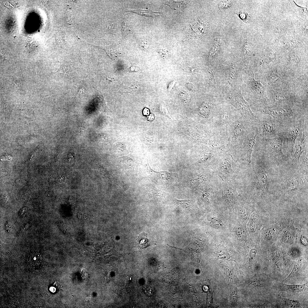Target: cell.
Here are the masks:
<instances>
[{
	"label": "cell",
	"mask_w": 308,
	"mask_h": 308,
	"mask_svg": "<svg viewBox=\"0 0 308 308\" xmlns=\"http://www.w3.org/2000/svg\"><path fill=\"white\" fill-rule=\"evenodd\" d=\"M263 112L264 114L271 116L275 120H280L292 116L290 111L282 108L266 109L263 110Z\"/></svg>",
	"instance_id": "277c9868"
},
{
	"label": "cell",
	"mask_w": 308,
	"mask_h": 308,
	"mask_svg": "<svg viewBox=\"0 0 308 308\" xmlns=\"http://www.w3.org/2000/svg\"><path fill=\"white\" fill-rule=\"evenodd\" d=\"M238 105L244 119L247 122L253 123L257 121L256 118L251 111L249 104L242 96L238 100Z\"/></svg>",
	"instance_id": "7a4b0ae2"
},
{
	"label": "cell",
	"mask_w": 308,
	"mask_h": 308,
	"mask_svg": "<svg viewBox=\"0 0 308 308\" xmlns=\"http://www.w3.org/2000/svg\"><path fill=\"white\" fill-rule=\"evenodd\" d=\"M149 111L148 109L145 108L143 110V114L145 115H148L149 114Z\"/></svg>",
	"instance_id": "4dcf8cb0"
},
{
	"label": "cell",
	"mask_w": 308,
	"mask_h": 308,
	"mask_svg": "<svg viewBox=\"0 0 308 308\" xmlns=\"http://www.w3.org/2000/svg\"><path fill=\"white\" fill-rule=\"evenodd\" d=\"M61 68L60 70L62 73H66L68 72V67L67 65H64Z\"/></svg>",
	"instance_id": "f546056e"
},
{
	"label": "cell",
	"mask_w": 308,
	"mask_h": 308,
	"mask_svg": "<svg viewBox=\"0 0 308 308\" xmlns=\"http://www.w3.org/2000/svg\"><path fill=\"white\" fill-rule=\"evenodd\" d=\"M149 43L146 40H143L141 43L140 46L143 50H146L148 47Z\"/></svg>",
	"instance_id": "f1b7e54d"
},
{
	"label": "cell",
	"mask_w": 308,
	"mask_h": 308,
	"mask_svg": "<svg viewBox=\"0 0 308 308\" xmlns=\"http://www.w3.org/2000/svg\"><path fill=\"white\" fill-rule=\"evenodd\" d=\"M283 139L279 136L269 139L268 141L269 147L270 151L274 154L283 158L282 151Z\"/></svg>",
	"instance_id": "3957f363"
},
{
	"label": "cell",
	"mask_w": 308,
	"mask_h": 308,
	"mask_svg": "<svg viewBox=\"0 0 308 308\" xmlns=\"http://www.w3.org/2000/svg\"><path fill=\"white\" fill-rule=\"evenodd\" d=\"M231 5V3L229 1L221 2L219 4V7L220 9H223L226 8H228L230 7Z\"/></svg>",
	"instance_id": "603a6c76"
},
{
	"label": "cell",
	"mask_w": 308,
	"mask_h": 308,
	"mask_svg": "<svg viewBox=\"0 0 308 308\" xmlns=\"http://www.w3.org/2000/svg\"><path fill=\"white\" fill-rule=\"evenodd\" d=\"M265 238L266 239L271 240L272 237V234L270 231L269 230H266L265 232Z\"/></svg>",
	"instance_id": "83f0119b"
},
{
	"label": "cell",
	"mask_w": 308,
	"mask_h": 308,
	"mask_svg": "<svg viewBox=\"0 0 308 308\" xmlns=\"http://www.w3.org/2000/svg\"><path fill=\"white\" fill-rule=\"evenodd\" d=\"M256 134L253 135L249 139L248 142L247 147L246 157L247 161L249 164H250L251 154L253 147L256 142Z\"/></svg>",
	"instance_id": "4fadbf2b"
},
{
	"label": "cell",
	"mask_w": 308,
	"mask_h": 308,
	"mask_svg": "<svg viewBox=\"0 0 308 308\" xmlns=\"http://www.w3.org/2000/svg\"><path fill=\"white\" fill-rule=\"evenodd\" d=\"M68 158L70 163L72 165H74L75 163V156L74 153L72 152L70 153L68 155Z\"/></svg>",
	"instance_id": "d4e9b609"
},
{
	"label": "cell",
	"mask_w": 308,
	"mask_h": 308,
	"mask_svg": "<svg viewBox=\"0 0 308 308\" xmlns=\"http://www.w3.org/2000/svg\"><path fill=\"white\" fill-rule=\"evenodd\" d=\"M130 12H134L140 15H142L145 16H150L151 17L155 16L156 15H158L157 13L153 12L150 11V10H144L142 9H128Z\"/></svg>",
	"instance_id": "9a60e30c"
},
{
	"label": "cell",
	"mask_w": 308,
	"mask_h": 308,
	"mask_svg": "<svg viewBox=\"0 0 308 308\" xmlns=\"http://www.w3.org/2000/svg\"><path fill=\"white\" fill-rule=\"evenodd\" d=\"M159 53L161 57L163 58H165L168 57V52L165 49L160 50Z\"/></svg>",
	"instance_id": "4316f807"
},
{
	"label": "cell",
	"mask_w": 308,
	"mask_h": 308,
	"mask_svg": "<svg viewBox=\"0 0 308 308\" xmlns=\"http://www.w3.org/2000/svg\"><path fill=\"white\" fill-rule=\"evenodd\" d=\"M141 238V242H140L141 246L143 247H146L148 245V240L146 234H142L139 236Z\"/></svg>",
	"instance_id": "ac0fdd59"
},
{
	"label": "cell",
	"mask_w": 308,
	"mask_h": 308,
	"mask_svg": "<svg viewBox=\"0 0 308 308\" xmlns=\"http://www.w3.org/2000/svg\"><path fill=\"white\" fill-rule=\"evenodd\" d=\"M212 155L210 154H207L206 155L204 156V158L202 160H200L201 162L202 163H205L210 161L212 158Z\"/></svg>",
	"instance_id": "484cf974"
},
{
	"label": "cell",
	"mask_w": 308,
	"mask_h": 308,
	"mask_svg": "<svg viewBox=\"0 0 308 308\" xmlns=\"http://www.w3.org/2000/svg\"><path fill=\"white\" fill-rule=\"evenodd\" d=\"M28 261L31 268L35 270L39 269L42 261L41 253L37 250H33L28 256Z\"/></svg>",
	"instance_id": "5b68a950"
},
{
	"label": "cell",
	"mask_w": 308,
	"mask_h": 308,
	"mask_svg": "<svg viewBox=\"0 0 308 308\" xmlns=\"http://www.w3.org/2000/svg\"><path fill=\"white\" fill-rule=\"evenodd\" d=\"M230 167L231 165L228 161H225L222 164V169L225 173H229L230 169Z\"/></svg>",
	"instance_id": "d6986e66"
},
{
	"label": "cell",
	"mask_w": 308,
	"mask_h": 308,
	"mask_svg": "<svg viewBox=\"0 0 308 308\" xmlns=\"http://www.w3.org/2000/svg\"><path fill=\"white\" fill-rule=\"evenodd\" d=\"M174 200L177 205L185 209L189 210L193 207L192 202L189 200H179L175 199Z\"/></svg>",
	"instance_id": "5bb4252c"
},
{
	"label": "cell",
	"mask_w": 308,
	"mask_h": 308,
	"mask_svg": "<svg viewBox=\"0 0 308 308\" xmlns=\"http://www.w3.org/2000/svg\"><path fill=\"white\" fill-rule=\"evenodd\" d=\"M211 222L213 226L217 228H222L223 226L222 221L218 218H215L212 219Z\"/></svg>",
	"instance_id": "e0dca14e"
},
{
	"label": "cell",
	"mask_w": 308,
	"mask_h": 308,
	"mask_svg": "<svg viewBox=\"0 0 308 308\" xmlns=\"http://www.w3.org/2000/svg\"><path fill=\"white\" fill-rule=\"evenodd\" d=\"M307 283H306L303 285H289L285 284H283L282 286L283 287L293 291H300L303 290Z\"/></svg>",
	"instance_id": "2e32d148"
},
{
	"label": "cell",
	"mask_w": 308,
	"mask_h": 308,
	"mask_svg": "<svg viewBox=\"0 0 308 308\" xmlns=\"http://www.w3.org/2000/svg\"><path fill=\"white\" fill-rule=\"evenodd\" d=\"M307 140V135L303 133L300 141L295 146V150L293 156V159L295 161L299 160L300 157L306 147Z\"/></svg>",
	"instance_id": "8992f818"
},
{
	"label": "cell",
	"mask_w": 308,
	"mask_h": 308,
	"mask_svg": "<svg viewBox=\"0 0 308 308\" xmlns=\"http://www.w3.org/2000/svg\"><path fill=\"white\" fill-rule=\"evenodd\" d=\"M300 182L299 179L291 178L285 181L282 183L281 187L284 190L291 191L297 188L299 185Z\"/></svg>",
	"instance_id": "30bf717a"
},
{
	"label": "cell",
	"mask_w": 308,
	"mask_h": 308,
	"mask_svg": "<svg viewBox=\"0 0 308 308\" xmlns=\"http://www.w3.org/2000/svg\"><path fill=\"white\" fill-rule=\"evenodd\" d=\"M224 194L225 197L231 205L235 204L238 195L235 187L228 183H226L224 186Z\"/></svg>",
	"instance_id": "52a82bcc"
},
{
	"label": "cell",
	"mask_w": 308,
	"mask_h": 308,
	"mask_svg": "<svg viewBox=\"0 0 308 308\" xmlns=\"http://www.w3.org/2000/svg\"><path fill=\"white\" fill-rule=\"evenodd\" d=\"M239 16L240 18L242 19L244 22L247 21L248 19V14L242 11L239 14Z\"/></svg>",
	"instance_id": "cb8c5ba5"
},
{
	"label": "cell",
	"mask_w": 308,
	"mask_h": 308,
	"mask_svg": "<svg viewBox=\"0 0 308 308\" xmlns=\"http://www.w3.org/2000/svg\"><path fill=\"white\" fill-rule=\"evenodd\" d=\"M298 264H295L294 266L293 269L291 271V273L289 274V275L284 280H286L290 278L291 277L293 276V275L296 272L298 268Z\"/></svg>",
	"instance_id": "7402d4cb"
},
{
	"label": "cell",
	"mask_w": 308,
	"mask_h": 308,
	"mask_svg": "<svg viewBox=\"0 0 308 308\" xmlns=\"http://www.w3.org/2000/svg\"><path fill=\"white\" fill-rule=\"evenodd\" d=\"M236 234L240 238H243L245 236L246 233L243 228L239 227L236 230Z\"/></svg>",
	"instance_id": "ffe728a7"
},
{
	"label": "cell",
	"mask_w": 308,
	"mask_h": 308,
	"mask_svg": "<svg viewBox=\"0 0 308 308\" xmlns=\"http://www.w3.org/2000/svg\"><path fill=\"white\" fill-rule=\"evenodd\" d=\"M207 175L202 173L194 176L187 181V186L189 188H194L198 186L207 179Z\"/></svg>",
	"instance_id": "ba28073f"
},
{
	"label": "cell",
	"mask_w": 308,
	"mask_h": 308,
	"mask_svg": "<svg viewBox=\"0 0 308 308\" xmlns=\"http://www.w3.org/2000/svg\"><path fill=\"white\" fill-rule=\"evenodd\" d=\"M179 97L180 99L182 101L186 102L189 99V96L186 92L184 91L180 92L179 94Z\"/></svg>",
	"instance_id": "44dd1931"
},
{
	"label": "cell",
	"mask_w": 308,
	"mask_h": 308,
	"mask_svg": "<svg viewBox=\"0 0 308 308\" xmlns=\"http://www.w3.org/2000/svg\"><path fill=\"white\" fill-rule=\"evenodd\" d=\"M257 181L260 190L264 191L267 190L268 185V178L265 172L262 171L258 174Z\"/></svg>",
	"instance_id": "8fae6325"
},
{
	"label": "cell",
	"mask_w": 308,
	"mask_h": 308,
	"mask_svg": "<svg viewBox=\"0 0 308 308\" xmlns=\"http://www.w3.org/2000/svg\"><path fill=\"white\" fill-rule=\"evenodd\" d=\"M300 130V126L297 125L293 127L289 132L287 139L290 145L291 153L293 151L295 141L299 134Z\"/></svg>",
	"instance_id": "9c48e42d"
},
{
	"label": "cell",
	"mask_w": 308,
	"mask_h": 308,
	"mask_svg": "<svg viewBox=\"0 0 308 308\" xmlns=\"http://www.w3.org/2000/svg\"><path fill=\"white\" fill-rule=\"evenodd\" d=\"M261 133L264 135H270L273 133L275 129L273 125L266 121H262L261 124Z\"/></svg>",
	"instance_id": "7c38bea8"
},
{
	"label": "cell",
	"mask_w": 308,
	"mask_h": 308,
	"mask_svg": "<svg viewBox=\"0 0 308 308\" xmlns=\"http://www.w3.org/2000/svg\"><path fill=\"white\" fill-rule=\"evenodd\" d=\"M147 167L151 179L154 182L167 184L173 181L176 176L175 174L166 171H156L151 169L149 165Z\"/></svg>",
	"instance_id": "6da1fadb"
}]
</instances>
